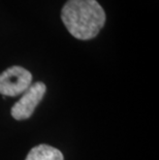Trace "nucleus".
<instances>
[{
    "label": "nucleus",
    "instance_id": "4",
    "mask_svg": "<svg viewBox=\"0 0 159 160\" xmlns=\"http://www.w3.org/2000/svg\"><path fill=\"white\" fill-rule=\"evenodd\" d=\"M25 160H64L58 149L49 145H39L32 148Z\"/></svg>",
    "mask_w": 159,
    "mask_h": 160
},
{
    "label": "nucleus",
    "instance_id": "3",
    "mask_svg": "<svg viewBox=\"0 0 159 160\" xmlns=\"http://www.w3.org/2000/svg\"><path fill=\"white\" fill-rule=\"evenodd\" d=\"M46 90V85L42 82L30 85L28 89L23 93L21 99L12 105L11 111L12 117L16 120H25L31 117L35 108L42 101Z\"/></svg>",
    "mask_w": 159,
    "mask_h": 160
},
{
    "label": "nucleus",
    "instance_id": "1",
    "mask_svg": "<svg viewBox=\"0 0 159 160\" xmlns=\"http://www.w3.org/2000/svg\"><path fill=\"white\" fill-rule=\"evenodd\" d=\"M61 19L73 37L88 40L102 29L107 16L96 0H68L62 8Z\"/></svg>",
    "mask_w": 159,
    "mask_h": 160
},
{
    "label": "nucleus",
    "instance_id": "2",
    "mask_svg": "<svg viewBox=\"0 0 159 160\" xmlns=\"http://www.w3.org/2000/svg\"><path fill=\"white\" fill-rule=\"evenodd\" d=\"M32 82L30 71L21 66H12L0 73V94L17 96L23 94Z\"/></svg>",
    "mask_w": 159,
    "mask_h": 160
}]
</instances>
